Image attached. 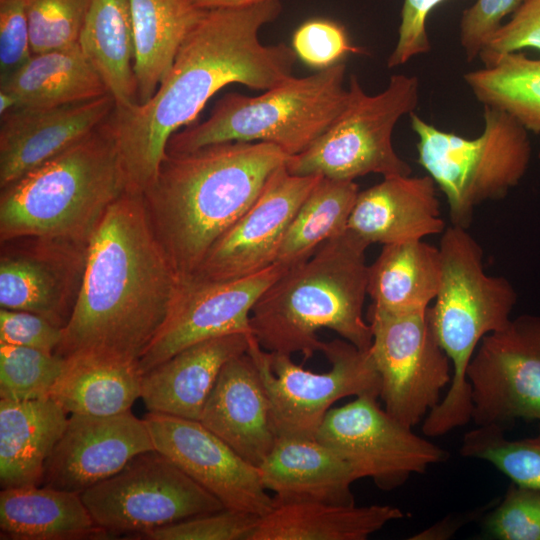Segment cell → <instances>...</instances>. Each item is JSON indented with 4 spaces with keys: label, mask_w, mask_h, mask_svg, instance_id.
<instances>
[{
    "label": "cell",
    "mask_w": 540,
    "mask_h": 540,
    "mask_svg": "<svg viewBox=\"0 0 540 540\" xmlns=\"http://www.w3.org/2000/svg\"><path fill=\"white\" fill-rule=\"evenodd\" d=\"M281 9L280 0H269L205 10L154 95L145 103L115 107L112 123L129 190L143 193L152 185L170 137L189 126L223 87L265 91L293 76V48L259 39Z\"/></svg>",
    "instance_id": "cell-1"
},
{
    "label": "cell",
    "mask_w": 540,
    "mask_h": 540,
    "mask_svg": "<svg viewBox=\"0 0 540 540\" xmlns=\"http://www.w3.org/2000/svg\"><path fill=\"white\" fill-rule=\"evenodd\" d=\"M179 281L143 194L127 190L88 243L78 298L55 353L138 362L163 325Z\"/></svg>",
    "instance_id": "cell-2"
},
{
    "label": "cell",
    "mask_w": 540,
    "mask_h": 540,
    "mask_svg": "<svg viewBox=\"0 0 540 540\" xmlns=\"http://www.w3.org/2000/svg\"><path fill=\"white\" fill-rule=\"evenodd\" d=\"M288 155L267 142H223L166 153L143 198L153 230L179 279L192 276L212 245L251 207Z\"/></svg>",
    "instance_id": "cell-3"
},
{
    "label": "cell",
    "mask_w": 540,
    "mask_h": 540,
    "mask_svg": "<svg viewBox=\"0 0 540 540\" xmlns=\"http://www.w3.org/2000/svg\"><path fill=\"white\" fill-rule=\"evenodd\" d=\"M368 247L346 229L287 268L252 308L250 327L259 345L270 353H300L308 359L322 351L325 342L317 332L326 328L368 349L372 332L363 315Z\"/></svg>",
    "instance_id": "cell-4"
},
{
    "label": "cell",
    "mask_w": 540,
    "mask_h": 540,
    "mask_svg": "<svg viewBox=\"0 0 540 540\" xmlns=\"http://www.w3.org/2000/svg\"><path fill=\"white\" fill-rule=\"evenodd\" d=\"M111 116L0 188V242L40 237L88 245L109 207L129 190Z\"/></svg>",
    "instance_id": "cell-5"
},
{
    "label": "cell",
    "mask_w": 540,
    "mask_h": 540,
    "mask_svg": "<svg viewBox=\"0 0 540 540\" xmlns=\"http://www.w3.org/2000/svg\"><path fill=\"white\" fill-rule=\"evenodd\" d=\"M438 247L441 278L427 316L453 374L445 396L422 422L428 437L445 435L471 421L469 363L485 336L509 324L517 303V292L505 277L485 272L483 250L468 229L447 226Z\"/></svg>",
    "instance_id": "cell-6"
},
{
    "label": "cell",
    "mask_w": 540,
    "mask_h": 540,
    "mask_svg": "<svg viewBox=\"0 0 540 540\" xmlns=\"http://www.w3.org/2000/svg\"><path fill=\"white\" fill-rule=\"evenodd\" d=\"M343 62L306 77H290L258 96L227 93L209 117L174 133L166 153L223 142H267L288 156L310 147L345 109L350 90Z\"/></svg>",
    "instance_id": "cell-7"
},
{
    "label": "cell",
    "mask_w": 540,
    "mask_h": 540,
    "mask_svg": "<svg viewBox=\"0 0 540 540\" xmlns=\"http://www.w3.org/2000/svg\"><path fill=\"white\" fill-rule=\"evenodd\" d=\"M409 116L418 163L445 195L454 226L468 229L475 208L504 199L529 168V132L503 111L483 106L484 126L475 138L438 129L414 112Z\"/></svg>",
    "instance_id": "cell-8"
},
{
    "label": "cell",
    "mask_w": 540,
    "mask_h": 540,
    "mask_svg": "<svg viewBox=\"0 0 540 540\" xmlns=\"http://www.w3.org/2000/svg\"><path fill=\"white\" fill-rule=\"evenodd\" d=\"M348 87L345 109L310 147L288 157L287 171L347 181L372 173L383 178L411 175L410 165L394 149L392 134L397 122L418 105V78L392 75L383 91L368 95L351 75Z\"/></svg>",
    "instance_id": "cell-9"
},
{
    "label": "cell",
    "mask_w": 540,
    "mask_h": 540,
    "mask_svg": "<svg viewBox=\"0 0 540 540\" xmlns=\"http://www.w3.org/2000/svg\"><path fill=\"white\" fill-rule=\"evenodd\" d=\"M330 363L326 372L307 370L291 356L264 350L251 335L248 353L265 386L278 437L315 438L327 412L349 396L379 397L380 378L369 348L344 339L325 342L321 351Z\"/></svg>",
    "instance_id": "cell-10"
},
{
    "label": "cell",
    "mask_w": 540,
    "mask_h": 540,
    "mask_svg": "<svg viewBox=\"0 0 540 540\" xmlns=\"http://www.w3.org/2000/svg\"><path fill=\"white\" fill-rule=\"evenodd\" d=\"M81 498L108 535H136L225 506L156 449L137 454Z\"/></svg>",
    "instance_id": "cell-11"
},
{
    "label": "cell",
    "mask_w": 540,
    "mask_h": 540,
    "mask_svg": "<svg viewBox=\"0 0 540 540\" xmlns=\"http://www.w3.org/2000/svg\"><path fill=\"white\" fill-rule=\"evenodd\" d=\"M367 317L383 408L413 428L442 400L452 381V363L434 335L427 309L390 312L370 305Z\"/></svg>",
    "instance_id": "cell-12"
},
{
    "label": "cell",
    "mask_w": 540,
    "mask_h": 540,
    "mask_svg": "<svg viewBox=\"0 0 540 540\" xmlns=\"http://www.w3.org/2000/svg\"><path fill=\"white\" fill-rule=\"evenodd\" d=\"M378 398L361 395L331 408L315 438L351 464L360 479L370 478L380 489L393 490L448 456L381 408Z\"/></svg>",
    "instance_id": "cell-13"
},
{
    "label": "cell",
    "mask_w": 540,
    "mask_h": 540,
    "mask_svg": "<svg viewBox=\"0 0 540 540\" xmlns=\"http://www.w3.org/2000/svg\"><path fill=\"white\" fill-rule=\"evenodd\" d=\"M477 426L540 423V315L523 314L485 336L467 369Z\"/></svg>",
    "instance_id": "cell-14"
},
{
    "label": "cell",
    "mask_w": 540,
    "mask_h": 540,
    "mask_svg": "<svg viewBox=\"0 0 540 540\" xmlns=\"http://www.w3.org/2000/svg\"><path fill=\"white\" fill-rule=\"evenodd\" d=\"M286 269L275 263L235 280L181 279L163 325L138 361L142 375L194 343L231 333H252L253 306Z\"/></svg>",
    "instance_id": "cell-15"
},
{
    "label": "cell",
    "mask_w": 540,
    "mask_h": 540,
    "mask_svg": "<svg viewBox=\"0 0 540 540\" xmlns=\"http://www.w3.org/2000/svg\"><path fill=\"white\" fill-rule=\"evenodd\" d=\"M154 447L228 509L263 516L275 501L258 467L244 460L199 420L149 412Z\"/></svg>",
    "instance_id": "cell-16"
},
{
    "label": "cell",
    "mask_w": 540,
    "mask_h": 540,
    "mask_svg": "<svg viewBox=\"0 0 540 540\" xmlns=\"http://www.w3.org/2000/svg\"><path fill=\"white\" fill-rule=\"evenodd\" d=\"M88 245L40 237L1 242L0 306L65 328L80 291Z\"/></svg>",
    "instance_id": "cell-17"
},
{
    "label": "cell",
    "mask_w": 540,
    "mask_h": 540,
    "mask_svg": "<svg viewBox=\"0 0 540 540\" xmlns=\"http://www.w3.org/2000/svg\"><path fill=\"white\" fill-rule=\"evenodd\" d=\"M321 177L293 175L285 164L279 167L251 207L212 245L190 277L235 280L275 264L288 226Z\"/></svg>",
    "instance_id": "cell-18"
},
{
    "label": "cell",
    "mask_w": 540,
    "mask_h": 540,
    "mask_svg": "<svg viewBox=\"0 0 540 540\" xmlns=\"http://www.w3.org/2000/svg\"><path fill=\"white\" fill-rule=\"evenodd\" d=\"M153 449L145 419L130 410L111 416L70 414L45 463L41 485L81 494L116 474L137 454Z\"/></svg>",
    "instance_id": "cell-19"
},
{
    "label": "cell",
    "mask_w": 540,
    "mask_h": 540,
    "mask_svg": "<svg viewBox=\"0 0 540 540\" xmlns=\"http://www.w3.org/2000/svg\"><path fill=\"white\" fill-rule=\"evenodd\" d=\"M101 97L53 107H17L0 117V188L65 151L113 113Z\"/></svg>",
    "instance_id": "cell-20"
},
{
    "label": "cell",
    "mask_w": 540,
    "mask_h": 540,
    "mask_svg": "<svg viewBox=\"0 0 540 540\" xmlns=\"http://www.w3.org/2000/svg\"><path fill=\"white\" fill-rule=\"evenodd\" d=\"M199 421L256 467L270 453L278 435L263 380L248 351L223 366Z\"/></svg>",
    "instance_id": "cell-21"
},
{
    "label": "cell",
    "mask_w": 540,
    "mask_h": 540,
    "mask_svg": "<svg viewBox=\"0 0 540 540\" xmlns=\"http://www.w3.org/2000/svg\"><path fill=\"white\" fill-rule=\"evenodd\" d=\"M436 184L429 175H399L359 191L347 229L366 242L392 244L443 233Z\"/></svg>",
    "instance_id": "cell-22"
},
{
    "label": "cell",
    "mask_w": 540,
    "mask_h": 540,
    "mask_svg": "<svg viewBox=\"0 0 540 540\" xmlns=\"http://www.w3.org/2000/svg\"><path fill=\"white\" fill-rule=\"evenodd\" d=\"M252 333L194 343L142 375L141 399L153 413L200 420L223 366L249 349Z\"/></svg>",
    "instance_id": "cell-23"
},
{
    "label": "cell",
    "mask_w": 540,
    "mask_h": 540,
    "mask_svg": "<svg viewBox=\"0 0 540 540\" xmlns=\"http://www.w3.org/2000/svg\"><path fill=\"white\" fill-rule=\"evenodd\" d=\"M258 470L275 504H355L351 488L359 475L317 438L278 437Z\"/></svg>",
    "instance_id": "cell-24"
},
{
    "label": "cell",
    "mask_w": 540,
    "mask_h": 540,
    "mask_svg": "<svg viewBox=\"0 0 540 540\" xmlns=\"http://www.w3.org/2000/svg\"><path fill=\"white\" fill-rule=\"evenodd\" d=\"M68 419V412L52 398L0 399L2 489L41 485L45 463Z\"/></svg>",
    "instance_id": "cell-25"
},
{
    "label": "cell",
    "mask_w": 540,
    "mask_h": 540,
    "mask_svg": "<svg viewBox=\"0 0 540 540\" xmlns=\"http://www.w3.org/2000/svg\"><path fill=\"white\" fill-rule=\"evenodd\" d=\"M1 539L76 540L107 538L78 493L47 486L2 489Z\"/></svg>",
    "instance_id": "cell-26"
},
{
    "label": "cell",
    "mask_w": 540,
    "mask_h": 540,
    "mask_svg": "<svg viewBox=\"0 0 540 540\" xmlns=\"http://www.w3.org/2000/svg\"><path fill=\"white\" fill-rule=\"evenodd\" d=\"M404 516L391 505L275 504L260 517L249 540H365Z\"/></svg>",
    "instance_id": "cell-27"
},
{
    "label": "cell",
    "mask_w": 540,
    "mask_h": 540,
    "mask_svg": "<svg viewBox=\"0 0 540 540\" xmlns=\"http://www.w3.org/2000/svg\"><path fill=\"white\" fill-rule=\"evenodd\" d=\"M134 32L133 70L137 104L165 79L175 57L205 10L190 0H130Z\"/></svg>",
    "instance_id": "cell-28"
},
{
    "label": "cell",
    "mask_w": 540,
    "mask_h": 540,
    "mask_svg": "<svg viewBox=\"0 0 540 540\" xmlns=\"http://www.w3.org/2000/svg\"><path fill=\"white\" fill-rule=\"evenodd\" d=\"M440 278L439 247L423 240L385 244L368 266L367 294L382 310H424L434 301Z\"/></svg>",
    "instance_id": "cell-29"
},
{
    "label": "cell",
    "mask_w": 540,
    "mask_h": 540,
    "mask_svg": "<svg viewBox=\"0 0 540 540\" xmlns=\"http://www.w3.org/2000/svg\"><path fill=\"white\" fill-rule=\"evenodd\" d=\"M0 89L14 94L18 107L60 106L109 93L79 44L33 53Z\"/></svg>",
    "instance_id": "cell-30"
},
{
    "label": "cell",
    "mask_w": 540,
    "mask_h": 540,
    "mask_svg": "<svg viewBox=\"0 0 540 540\" xmlns=\"http://www.w3.org/2000/svg\"><path fill=\"white\" fill-rule=\"evenodd\" d=\"M79 45L113 96L116 107L137 104L130 0H91Z\"/></svg>",
    "instance_id": "cell-31"
},
{
    "label": "cell",
    "mask_w": 540,
    "mask_h": 540,
    "mask_svg": "<svg viewBox=\"0 0 540 540\" xmlns=\"http://www.w3.org/2000/svg\"><path fill=\"white\" fill-rule=\"evenodd\" d=\"M50 398L69 414L111 416L129 411L141 397L138 362L71 356Z\"/></svg>",
    "instance_id": "cell-32"
},
{
    "label": "cell",
    "mask_w": 540,
    "mask_h": 540,
    "mask_svg": "<svg viewBox=\"0 0 540 540\" xmlns=\"http://www.w3.org/2000/svg\"><path fill=\"white\" fill-rule=\"evenodd\" d=\"M463 79L483 106L503 111L528 132L540 134V57L505 53Z\"/></svg>",
    "instance_id": "cell-33"
},
{
    "label": "cell",
    "mask_w": 540,
    "mask_h": 540,
    "mask_svg": "<svg viewBox=\"0 0 540 540\" xmlns=\"http://www.w3.org/2000/svg\"><path fill=\"white\" fill-rule=\"evenodd\" d=\"M359 191L354 181L322 176L288 226L275 263L285 268L301 263L322 243L343 233Z\"/></svg>",
    "instance_id": "cell-34"
},
{
    "label": "cell",
    "mask_w": 540,
    "mask_h": 540,
    "mask_svg": "<svg viewBox=\"0 0 540 540\" xmlns=\"http://www.w3.org/2000/svg\"><path fill=\"white\" fill-rule=\"evenodd\" d=\"M460 453L489 462L513 483L540 489V425L535 436L522 439H508L499 426H477L463 436Z\"/></svg>",
    "instance_id": "cell-35"
},
{
    "label": "cell",
    "mask_w": 540,
    "mask_h": 540,
    "mask_svg": "<svg viewBox=\"0 0 540 540\" xmlns=\"http://www.w3.org/2000/svg\"><path fill=\"white\" fill-rule=\"evenodd\" d=\"M66 358L34 348L0 344V399L50 398Z\"/></svg>",
    "instance_id": "cell-36"
},
{
    "label": "cell",
    "mask_w": 540,
    "mask_h": 540,
    "mask_svg": "<svg viewBox=\"0 0 540 540\" xmlns=\"http://www.w3.org/2000/svg\"><path fill=\"white\" fill-rule=\"evenodd\" d=\"M32 53L79 44L91 0H25Z\"/></svg>",
    "instance_id": "cell-37"
},
{
    "label": "cell",
    "mask_w": 540,
    "mask_h": 540,
    "mask_svg": "<svg viewBox=\"0 0 540 540\" xmlns=\"http://www.w3.org/2000/svg\"><path fill=\"white\" fill-rule=\"evenodd\" d=\"M261 516L224 508L143 532L148 540H249Z\"/></svg>",
    "instance_id": "cell-38"
},
{
    "label": "cell",
    "mask_w": 540,
    "mask_h": 540,
    "mask_svg": "<svg viewBox=\"0 0 540 540\" xmlns=\"http://www.w3.org/2000/svg\"><path fill=\"white\" fill-rule=\"evenodd\" d=\"M484 527L494 539L540 540V489L512 482Z\"/></svg>",
    "instance_id": "cell-39"
},
{
    "label": "cell",
    "mask_w": 540,
    "mask_h": 540,
    "mask_svg": "<svg viewBox=\"0 0 540 540\" xmlns=\"http://www.w3.org/2000/svg\"><path fill=\"white\" fill-rule=\"evenodd\" d=\"M292 48L306 65L322 70L340 63L349 54H359L345 28L325 18L310 19L302 23L292 37Z\"/></svg>",
    "instance_id": "cell-40"
},
{
    "label": "cell",
    "mask_w": 540,
    "mask_h": 540,
    "mask_svg": "<svg viewBox=\"0 0 540 540\" xmlns=\"http://www.w3.org/2000/svg\"><path fill=\"white\" fill-rule=\"evenodd\" d=\"M524 0H475L460 19L459 40L468 62L479 57L483 47Z\"/></svg>",
    "instance_id": "cell-41"
},
{
    "label": "cell",
    "mask_w": 540,
    "mask_h": 540,
    "mask_svg": "<svg viewBox=\"0 0 540 540\" xmlns=\"http://www.w3.org/2000/svg\"><path fill=\"white\" fill-rule=\"evenodd\" d=\"M25 0H0V84L32 56Z\"/></svg>",
    "instance_id": "cell-42"
},
{
    "label": "cell",
    "mask_w": 540,
    "mask_h": 540,
    "mask_svg": "<svg viewBox=\"0 0 540 540\" xmlns=\"http://www.w3.org/2000/svg\"><path fill=\"white\" fill-rule=\"evenodd\" d=\"M534 48L540 51V0H524L483 47V64L510 52Z\"/></svg>",
    "instance_id": "cell-43"
},
{
    "label": "cell",
    "mask_w": 540,
    "mask_h": 540,
    "mask_svg": "<svg viewBox=\"0 0 540 540\" xmlns=\"http://www.w3.org/2000/svg\"><path fill=\"white\" fill-rule=\"evenodd\" d=\"M63 330L38 314L0 309V344L55 353L62 341Z\"/></svg>",
    "instance_id": "cell-44"
},
{
    "label": "cell",
    "mask_w": 540,
    "mask_h": 540,
    "mask_svg": "<svg viewBox=\"0 0 540 540\" xmlns=\"http://www.w3.org/2000/svg\"><path fill=\"white\" fill-rule=\"evenodd\" d=\"M444 0H404L398 38L387 59V66L394 68L431 49L426 30L430 12Z\"/></svg>",
    "instance_id": "cell-45"
},
{
    "label": "cell",
    "mask_w": 540,
    "mask_h": 540,
    "mask_svg": "<svg viewBox=\"0 0 540 540\" xmlns=\"http://www.w3.org/2000/svg\"><path fill=\"white\" fill-rule=\"evenodd\" d=\"M197 8L202 10L218 8H240L263 3L269 0H190Z\"/></svg>",
    "instance_id": "cell-46"
},
{
    "label": "cell",
    "mask_w": 540,
    "mask_h": 540,
    "mask_svg": "<svg viewBox=\"0 0 540 540\" xmlns=\"http://www.w3.org/2000/svg\"><path fill=\"white\" fill-rule=\"evenodd\" d=\"M19 106L17 97L9 91L0 89V117Z\"/></svg>",
    "instance_id": "cell-47"
}]
</instances>
